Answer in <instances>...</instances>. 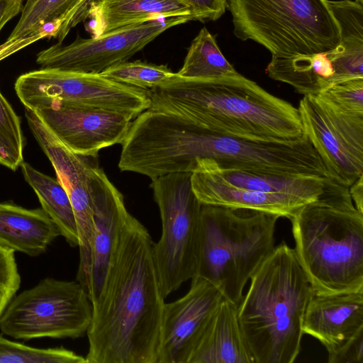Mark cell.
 <instances>
[{
  "label": "cell",
  "instance_id": "1",
  "mask_svg": "<svg viewBox=\"0 0 363 363\" xmlns=\"http://www.w3.org/2000/svg\"><path fill=\"white\" fill-rule=\"evenodd\" d=\"M146 228L130 213L117 237L86 335V363H157L165 304Z\"/></svg>",
  "mask_w": 363,
  "mask_h": 363
},
{
  "label": "cell",
  "instance_id": "26",
  "mask_svg": "<svg viewBox=\"0 0 363 363\" xmlns=\"http://www.w3.org/2000/svg\"><path fill=\"white\" fill-rule=\"evenodd\" d=\"M100 74L115 82L147 90L167 84L177 75L165 65L140 60L125 61L109 67Z\"/></svg>",
  "mask_w": 363,
  "mask_h": 363
},
{
  "label": "cell",
  "instance_id": "28",
  "mask_svg": "<svg viewBox=\"0 0 363 363\" xmlns=\"http://www.w3.org/2000/svg\"><path fill=\"white\" fill-rule=\"evenodd\" d=\"M24 144L20 118L0 91V164L12 171L20 167Z\"/></svg>",
  "mask_w": 363,
  "mask_h": 363
},
{
  "label": "cell",
  "instance_id": "30",
  "mask_svg": "<svg viewBox=\"0 0 363 363\" xmlns=\"http://www.w3.org/2000/svg\"><path fill=\"white\" fill-rule=\"evenodd\" d=\"M318 95L340 111L363 113V78L335 83Z\"/></svg>",
  "mask_w": 363,
  "mask_h": 363
},
{
  "label": "cell",
  "instance_id": "25",
  "mask_svg": "<svg viewBox=\"0 0 363 363\" xmlns=\"http://www.w3.org/2000/svg\"><path fill=\"white\" fill-rule=\"evenodd\" d=\"M221 52L215 37L203 28L191 41L177 74L186 79H214L238 74Z\"/></svg>",
  "mask_w": 363,
  "mask_h": 363
},
{
  "label": "cell",
  "instance_id": "18",
  "mask_svg": "<svg viewBox=\"0 0 363 363\" xmlns=\"http://www.w3.org/2000/svg\"><path fill=\"white\" fill-rule=\"evenodd\" d=\"M186 363H255L242 332L238 306L224 298L199 334Z\"/></svg>",
  "mask_w": 363,
  "mask_h": 363
},
{
  "label": "cell",
  "instance_id": "19",
  "mask_svg": "<svg viewBox=\"0 0 363 363\" xmlns=\"http://www.w3.org/2000/svg\"><path fill=\"white\" fill-rule=\"evenodd\" d=\"M194 21L184 0H96L90 6L85 28L91 37L147 21L168 18Z\"/></svg>",
  "mask_w": 363,
  "mask_h": 363
},
{
  "label": "cell",
  "instance_id": "23",
  "mask_svg": "<svg viewBox=\"0 0 363 363\" xmlns=\"http://www.w3.org/2000/svg\"><path fill=\"white\" fill-rule=\"evenodd\" d=\"M266 72L303 96L318 95L332 85L333 70L326 54L272 57Z\"/></svg>",
  "mask_w": 363,
  "mask_h": 363
},
{
  "label": "cell",
  "instance_id": "7",
  "mask_svg": "<svg viewBox=\"0 0 363 363\" xmlns=\"http://www.w3.org/2000/svg\"><path fill=\"white\" fill-rule=\"evenodd\" d=\"M191 173L177 172L152 179L162 222L153 256L164 298L195 275L201 239L202 203L191 186Z\"/></svg>",
  "mask_w": 363,
  "mask_h": 363
},
{
  "label": "cell",
  "instance_id": "29",
  "mask_svg": "<svg viewBox=\"0 0 363 363\" xmlns=\"http://www.w3.org/2000/svg\"><path fill=\"white\" fill-rule=\"evenodd\" d=\"M78 0H26L7 40L36 35L43 25L65 13Z\"/></svg>",
  "mask_w": 363,
  "mask_h": 363
},
{
  "label": "cell",
  "instance_id": "14",
  "mask_svg": "<svg viewBox=\"0 0 363 363\" xmlns=\"http://www.w3.org/2000/svg\"><path fill=\"white\" fill-rule=\"evenodd\" d=\"M187 293L164 304L157 363H186L195 342L220 301L221 291L195 276Z\"/></svg>",
  "mask_w": 363,
  "mask_h": 363
},
{
  "label": "cell",
  "instance_id": "22",
  "mask_svg": "<svg viewBox=\"0 0 363 363\" xmlns=\"http://www.w3.org/2000/svg\"><path fill=\"white\" fill-rule=\"evenodd\" d=\"M203 167L235 186L266 193H281L315 200L323 191L328 177L284 175L219 168L211 160H203ZM196 168V169H197Z\"/></svg>",
  "mask_w": 363,
  "mask_h": 363
},
{
  "label": "cell",
  "instance_id": "4",
  "mask_svg": "<svg viewBox=\"0 0 363 363\" xmlns=\"http://www.w3.org/2000/svg\"><path fill=\"white\" fill-rule=\"evenodd\" d=\"M238 316L255 363H293L301 349L302 324L315 293L294 250L275 246L250 277Z\"/></svg>",
  "mask_w": 363,
  "mask_h": 363
},
{
  "label": "cell",
  "instance_id": "35",
  "mask_svg": "<svg viewBox=\"0 0 363 363\" xmlns=\"http://www.w3.org/2000/svg\"><path fill=\"white\" fill-rule=\"evenodd\" d=\"M349 191L356 208L363 213V175L349 187Z\"/></svg>",
  "mask_w": 363,
  "mask_h": 363
},
{
  "label": "cell",
  "instance_id": "11",
  "mask_svg": "<svg viewBox=\"0 0 363 363\" xmlns=\"http://www.w3.org/2000/svg\"><path fill=\"white\" fill-rule=\"evenodd\" d=\"M189 21L186 18H158L105 33L82 38L63 45L56 43L37 54L36 62L43 69L101 74L128 61L166 30Z\"/></svg>",
  "mask_w": 363,
  "mask_h": 363
},
{
  "label": "cell",
  "instance_id": "8",
  "mask_svg": "<svg viewBox=\"0 0 363 363\" xmlns=\"http://www.w3.org/2000/svg\"><path fill=\"white\" fill-rule=\"evenodd\" d=\"M92 306L77 281L45 278L11 300L0 330L16 340L79 338L86 334Z\"/></svg>",
  "mask_w": 363,
  "mask_h": 363
},
{
  "label": "cell",
  "instance_id": "21",
  "mask_svg": "<svg viewBox=\"0 0 363 363\" xmlns=\"http://www.w3.org/2000/svg\"><path fill=\"white\" fill-rule=\"evenodd\" d=\"M328 2L340 30L339 45L326 54L333 70L332 85L363 78V4L351 0Z\"/></svg>",
  "mask_w": 363,
  "mask_h": 363
},
{
  "label": "cell",
  "instance_id": "6",
  "mask_svg": "<svg viewBox=\"0 0 363 363\" xmlns=\"http://www.w3.org/2000/svg\"><path fill=\"white\" fill-rule=\"evenodd\" d=\"M235 35L267 49L272 57L327 54L340 30L328 0H227Z\"/></svg>",
  "mask_w": 363,
  "mask_h": 363
},
{
  "label": "cell",
  "instance_id": "33",
  "mask_svg": "<svg viewBox=\"0 0 363 363\" xmlns=\"http://www.w3.org/2000/svg\"><path fill=\"white\" fill-rule=\"evenodd\" d=\"M43 38H47V34L44 31L29 37L6 40L0 45V62Z\"/></svg>",
  "mask_w": 363,
  "mask_h": 363
},
{
  "label": "cell",
  "instance_id": "32",
  "mask_svg": "<svg viewBox=\"0 0 363 363\" xmlns=\"http://www.w3.org/2000/svg\"><path fill=\"white\" fill-rule=\"evenodd\" d=\"M190 6L194 21H216L226 10L227 0H184Z\"/></svg>",
  "mask_w": 363,
  "mask_h": 363
},
{
  "label": "cell",
  "instance_id": "36",
  "mask_svg": "<svg viewBox=\"0 0 363 363\" xmlns=\"http://www.w3.org/2000/svg\"><path fill=\"white\" fill-rule=\"evenodd\" d=\"M13 298V296L11 294L4 291L0 290V318L1 317L6 308Z\"/></svg>",
  "mask_w": 363,
  "mask_h": 363
},
{
  "label": "cell",
  "instance_id": "3",
  "mask_svg": "<svg viewBox=\"0 0 363 363\" xmlns=\"http://www.w3.org/2000/svg\"><path fill=\"white\" fill-rule=\"evenodd\" d=\"M290 220L296 256L315 292L363 291V213L349 187L328 177L323 193Z\"/></svg>",
  "mask_w": 363,
  "mask_h": 363
},
{
  "label": "cell",
  "instance_id": "31",
  "mask_svg": "<svg viewBox=\"0 0 363 363\" xmlns=\"http://www.w3.org/2000/svg\"><path fill=\"white\" fill-rule=\"evenodd\" d=\"M20 286L21 276L15 252L0 245V290L14 296Z\"/></svg>",
  "mask_w": 363,
  "mask_h": 363
},
{
  "label": "cell",
  "instance_id": "20",
  "mask_svg": "<svg viewBox=\"0 0 363 363\" xmlns=\"http://www.w3.org/2000/svg\"><path fill=\"white\" fill-rule=\"evenodd\" d=\"M60 235L58 227L41 208L28 209L12 202L0 203V245L37 257Z\"/></svg>",
  "mask_w": 363,
  "mask_h": 363
},
{
  "label": "cell",
  "instance_id": "5",
  "mask_svg": "<svg viewBox=\"0 0 363 363\" xmlns=\"http://www.w3.org/2000/svg\"><path fill=\"white\" fill-rule=\"evenodd\" d=\"M279 218L262 211L202 204L194 277L209 281L238 306L247 281L275 247Z\"/></svg>",
  "mask_w": 363,
  "mask_h": 363
},
{
  "label": "cell",
  "instance_id": "2",
  "mask_svg": "<svg viewBox=\"0 0 363 363\" xmlns=\"http://www.w3.org/2000/svg\"><path fill=\"white\" fill-rule=\"evenodd\" d=\"M147 93L150 108L181 113L219 133L264 141L304 135L297 108L239 73L206 79L177 74Z\"/></svg>",
  "mask_w": 363,
  "mask_h": 363
},
{
  "label": "cell",
  "instance_id": "17",
  "mask_svg": "<svg viewBox=\"0 0 363 363\" xmlns=\"http://www.w3.org/2000/svg\"><path fill=\"white\" fill-rule=\"evenodd\" d=\"M191 180L193 191L202 204L262 211L290 219L297 209L310 202L294 195L235 186L203 167L191 173Z\"/></svg>",
  "mask_w": 363,
  "mask_h": 363
},
{
  "label": "cell",
  "instance_id": "10",
  "mask_svg": "<svg viewBox=\"0 0 363 363\" xmlns=\"http://www.w3.org/2000/svg\"><path fill=\"white\" fill-rule=\"evenodd\" d=\"M297 108L328 177L350 187L363 175V113L340 111L318 95L303 96Z\"/></svg>",
  "mask_w": 363,
  "mask_h": 363
},
{
  "label": "cell",
  "instance_id": "24",
  "mask_svg": "<svg viewBox=\"0 0 363 363\" xmlns=\"http://www.w3.org/2000/svg\"><path fill=\"white\" fill-rule=\"evenodd\" d=\"M21 169L26 182L36 194L42 208L59 228L60 235L73 247H78V234L69 197L57 179L50 177L23 162Z\"/></svg>",
  "mask_w": 363,
  "mask_h": 363
},
{
  "label": "cell",
  "instance_id": "34",
  "mask_svg": "<svg viewBox=\"0 0 363 363\" xmlns=\"http://www.w3.org/2000/svg\"><path fill=\"white\" fill-rule=\"evenodd\" d=\"M23 0H0V31L16 16L21 13Z\"/></svg>",
  "mask_w": 363,
  "mask_h": 363
},
{
  "label": "cell",
  "instance_id": "27",
  "mask_svg": "<svg viewBox=\"0 0 363 363\" xmlns=\"http://www.w3.org/2000/svg\"><path fill=\"white\" fill-rule=\"evenodd\" d=\"M0 363H86V360L63 347L36 348L0 335Z\"/></svg>",
  "mask_w": 363,
  "mask_h": 363
},
{
  "label": "cell",
  "instance_id": "15",
  "mask_svg": "<svg viewBox=\"0 0 363 363\" xmlns=\"http://www.w3.org/2000/svg\"><path fill=\"white\" fill-rule=\"evenodd\" d=\"M302 329L303 334L325 347L329 363H338L347 350L363 343V291L315 292L308 303Z\"/></svg>",
  "mask_w": 363,
  "mask_h": 363
},
{
  "label": "cell",
  "instance_id": "16",
  "mask_svg": "<svg viewBox=\"0 0 363 363\" xmlns=\"http://www.w3.org/2000/svg\"><path fill=\"white\" fill-rule=\"evenodd\" d=\"M94 230L91 262L84 290L91 306L102 289L118 233L130 213L122 194L95 162L89 171Z\"/></svg>",
  "mask_w": 363,
  "mask_h": 363
},
{
  "label": "cell",
  "instance_id": "13",
  "mask_svg": "<svg viewBox=\"0 0 363 363\" xmlns=\"http://www.w3.org/2000/svg\"><path fill=\"white\" fill-rule=\"evenodd\" d=\"M33 111L69 150L97 155L102 148L122 144L132 120L127 113L53 100Z\"/></svg>",
  "mask_w": 363,
  "mask_h": 363
},
{
  "label": "cell",
  "instance_id": "12",
  "mask_svg": "<svg viewBox=\"0 0 363 363\" xmlns=\"http://www.w3.org/2000/svg\"><path fill=\"white\" fill-rule=\"evenodd\" d=\"M25 116L33 135L49 159L57 180L69 197L76 220L79 250L76 281L84 288L90 268L94 230L89 171L92 164L98 161V154L74 152L48 129L33 111L25 108Z\"/></svg>",
  "mask_w": 363,
  "mask_h": 363
},
{
  "label": "cell",
  "instance_id": "9",
  "mask_svg": "<svg viewBox=\"0 0 363 363\" xmlns=\"http://www.w3.org/2000/svg\"><path fill=\"white\" fill-rule=\"evenodd\" d=\"M14 88L25 108L30 110L61 100L119 111L135 118L151 104L147 89L119 83L100 74L41 68L19 76Z\"/></svg>",
  "mask_w": 363,
  "mask_h": 363
},
{
  "label": "cell",
  "instance_id": "37",
  "mask_svg": "<svg viewBox=\"0 0 363 363\" xmlns=\"http://www.w3.org/2000/svg\"><path fill=\"white\" fill-rule=\"evenodd\" d=\"M356 1L361 4H363V0H356Z\"/></svg>",
  "mask_w": 363,
  "mask_h": 363
}]
</instances>
